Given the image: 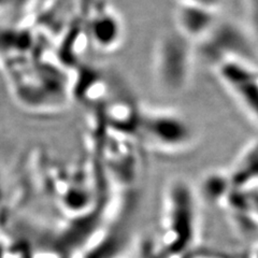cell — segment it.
<instances>
[{
    "label": "cell",
    "instance_id": "obj_1",
    "mask_svg": "<svg viewBox=\"0 0 258 258\" xmlns=\"http://www.w3.org/2000/svg\"><path fill=\"white\" fill-rule=\"evenodd\" d=\"M194 53L191 42L179 31L166 32L155 45L153 72L158 91L176 96L189 84Z\"/></svg>",
    "mask_w": 258,
    "mask_h": 258
},
{
    "label": "cell",
    "instance_id": "obj_2",
    "mask_svg": "<svg viewBox=\"0 0 258 258\" xmlns=\"http://www.w3.org/2000/svg\"><path fill=\"white\" fill-rule=\"evenodd\" d=\"M142 132L150 145L166 153L188 150L197 134L189 120L173 110H152L141 120Z\"/></svg>",
    "mask_w": 258,
    "mask_h": 258
},
{
    "label": "cell",
    "instance_id": "obj_3",
    "mask_svg": "<svg viewBox=\"0 0 258 258\" xmlns=\"http://www.w3.org/2000/svg\"><path fill=\"white\" fill-rule=\"evenodd\" d=\"M223 84L258 122V69L255 63L240 59L217 61Z\"/></svg>",
    "mask_w": 258,
    "mask_h": 258
},
{
    "label": "cell",
    "instance_id": "obj_4",
    "mask_svg": "<svg viewBox=\"0 0 258 258\" xmlns=\"http://www.w3.org/2000/svg\"><path fill=\"white\" fill-rule=\"evenodd\" d=\"M176 31L190 42L204 40L216 26L215 9L211 8L180 4L176 12Z\"/></svg>",
    "mask_w": 258,
    "mask_h": 258
}]
</instances>
